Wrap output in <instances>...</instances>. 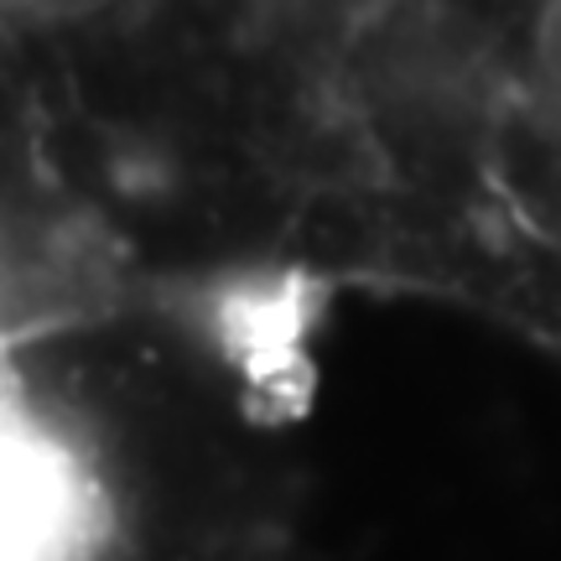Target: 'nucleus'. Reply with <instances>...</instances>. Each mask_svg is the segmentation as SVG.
Wrapping results in <instances>:
<instances>
[{
	"label": "nucleus",
	"mask_w": 561,
	"mask_h": 561,
	"mask_svg": "<svg viewBox=\"0 0 561 561\" xmlns=\"http://www.w3.org/2000/svg\"><path fill=\"white\" fill-rule=\"evenodd\" d=\"M104 489L53 411L0 401V561H94Z\"/></svg>",
	"instance_id": "1"
},
{
	"label": "nucleus",
	"mask_w": 561,
	"mask_h": 561,
	"mask_svg": "<svg viewBox=\"0 0 561 561\" xmlns=\"http://www.w3.org/2000/svg\"><path fill=\"white\" fill-rule=\"evenodd\" d=\"M525 83L530 104L551 136H561V0H541L525 37Z\"/></svg>",
	"instance_id": "2"
},
{
	"label": "nucleus",
	"mask_w": 561,
	"mask_h": 561,
	"mask_svg": "<svg viewBox=\"0 0 561 561\" xmlns=\"http://www.w3.org/2000/svg\"><path fill=\"white\" fill-rule=\"evenodd\" d=\"M115 5L121 0H0V16L21 21V26H79Z\"/></svg>",
	"instance_id": "3"
}]
</instances>
